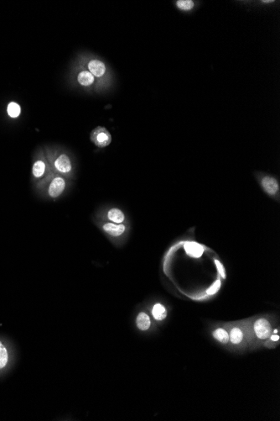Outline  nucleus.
<instances>
[{
    "label": "nucleus",
    "instance_id": "3",
    "mask_svg": "<svg viewBox=\"0 0 280 421\" xmlns=\"http://www.w3.org/2000/svg\"><path fill=\"white\" fill-rule=\"evenodd\" d=\"M66 189V181L60 177H56L52 181L48 189V194L52 199L61 195Z\"/></svg>",
    "mask_w": 280,
    "mask_h": 421
},
{
    "label": "nucleus",
    "instance_id": "8",
    "mask_svg": "<svg viewBox=\"0 0 280 421\" xmlns=\"http://www.w3.org/2000/svg\"><path fill=\"white\" fill-rule=\"evenodd\" d=\"M103 230L108 234L112 236H120L125 232V226L122 224H116V223H106L103 225Z\"/></svg>",
    "mask_w": 280,
    "mask_h": 421
},
{
    "label": "nucleus",
    "instance_id": "2",
    "mask_svg": "<svg viewBox=\"0 0 280 421\" xmlns=\"http://www.w3.org/2000/svg\"><path fill=\"white\" fill-rule=\"evenodd\" d=\"M254 331L257 337L261 340L268 339L271 335L272 329L270 323L265 319H259L255 322Z\"/></svg>",
    "mask_w": 280,
    "mask_h": 421
},
{
    "label": "nucleus",
    "instance_id": "4",
    "mask_svg": "<svg viewBox=\"0 0 280 421\" xmlns=\"http://www.w3.org/2000/svg\"><path fill=\"white\" fill-rule=\"evenodd\" d=\"M88 71L97 79L103 78L107 72V66L105 63L98 59L91 60L88 64Z\"/></svg>",
    "mask_w": 280,
    "mask_h": 421
},
{
    "label": "nucleus",
    "instance_id": "15",
    "mask_svg": "<svg viewBox=\"0 0 280 421\" xmlns=\"http://www.w3.org/2000/svg\"><path fill=\"white\" fill-rule=\"evenodd\" d=\"M152 314H153L154 319L156 320H163V319H166V317L167 316L166 308L160 304H156L154 305Z\"/></svg>",
    "mask_w": 280,
    "mask_h": 421
},
{
    "label": "nucleus",
    "instance_id": "18",
    "mask_svg": "<svg viewBox=\"0 0 280 421\" xmlns=\"http://www.w3.org/2000/svg\"><path fill=\"white\" fill-rule=\"evenodd\" d=\"M213 337L215 339H217L218 341H220V342L223 343V344H226V343L228 342V333L225 330H223V329H217V330L214 331Z\"/></svg>",
    "mask_w": 280,
    "mask_h": 421
},
{
    "label": "nucleus",
    "instance_id": "6",
    "mask_svg": "<svg viewBox=\"0 0 280 421\" xmlns=\"http://www.w3.org/2000/svg\"><path fill=\"white\" fill-rule=\"evenodd\" d=\"M261 185H262V189L265 190L266 192L270 195L276 194L280 189L278 181L275 178L269 177V176H266L264 178H262Z\"/></svg>",
    "mask_w": 280,
    "mask_h": 421
},
{
    "label": "nucleus",
    "instance_id": "11",
    "mask_svg": "<svg viewBox=\"0 0 280 421\" xmlns=\"http://www.w3.org/2000/svg\"><path fill=\"white\" fill-rule=\"evenodd\" d=\"M136 324L140 331H147L150 327V319L147 314L141 312L139 314V316H137Z\"/></svg>",
    "mask_w": 280,
    "mask_h": 421
},
{
    "label": "nucleus",
    "instance_id": "16",
    "mask_svg": "<svg viewBox=\"0 0 280 421\" xmlns=\"http://www.w3.org/2000/svg\"><path fill=\"white\" fill-rule=\"evenodd\" d=\"M243 339V331L239 328L232 329L230 332V335H229V340H231L233 344L238 345L239 343L242 342Z\"/></svg>",
    "mask_w": 280,
    "mask_h": 421
},
{
    "label": "nucleus",
    "instance_id": "19",
    "mask_svg": "<svg viewBox=\"0 0 280 421\" xmlns=\"http://www.w3.org/2000/svg\"><path fill=\"white\" fill-rule=\"evenodd\" d=\"M220 287L221 281L220 280H217V282L214 283L213 285L211 286L210 289H207V291H206V293H207V295H215V294H216V293H217V291H218V290L220 289Z\"/></svg>",
    "mask_w": 280,
    "mask_h": 421
},
{
    "label": "nucleus",
    "instance_id": "9",
    "mask_svg": "<svg viewBox=\"0 0 280 421\" xmlns=\"http://www.w3.org/2000/svg\"><path fill=\"white\" fill-rule=\"evenodd\" d=\"M184 247L187 254L195 258L201 257L204 253L203 247L196 242H187L185 244Z\"/></svg>",
    "mask_w": 280,
    "mask_h": 421
},
{
    "label": "nucleus",
    "instance_id": "17",
    "mask_svg": "<svg viewBox=\"0 0 280 421\" xmlns=\"http://www.w3.org/2000/svg\"><path fill=\"white\" fill-rule=\"evenodd\" d=\"M7 112H8L9 117L17 118L19 116V114L21 113V108L17 103H9L8 108H7Z\"/></svg>",
    "mask_w": 280,
    "mask_h": 421
},
{
    "label": "nucleus",
    "instance_id": "21",
    "mask_svg": "<svg viewBox=\"0 0 280 421\" xmlns=\"http://www.w3.org/2000/svg\"><path fill=\"white\" fill-rule=\"evenodd\" d=\"M271 339L272 340H274V341H275V340H279L280 337H279V336H273V337H271Z\"/></svg>",
    "mask_w": 280,
    "mask_h": 421
},
{
    "label": "nucleus",
    "instance_id": "10",
    "mask_svg": "<svg viewBox=\"0 0 280 421\" xmlns=\"http://www.w3.org/2000/svg\"><path fill=\"white\" fill-rule=\"evenodd\" d=\"M95 79L96 78L88 70L81 71L79 73L78 77H77L79 84L81 86H84V87H90V86L93 84L94 83H95Z\"/></svg>",
    "mask_w": 280,
    "mask_h": 421
},
{
    "label": "nucleus",
    "instance_id": "14",
    "mask_svg": "<svg viewBox=\"0 0 280 421\" xmlns=\"http://www.w3.org/2000/svg\"><path fill=\"white\" fill-rule=\"evenodd\" d=\"M108 218L109 220H111L112 222L116 223V224H122L125 219L124 213L118 209L110 210L108 213Z\"/></svg>",
    "mask_w": 280,
    "mask_h": 421
},
{
    "label": "nucleus",
    "instance_id": "20",
    "mask_svg": "<svg viewBox=\"0 0 280 421\" xmlns=\"http://www.w3.org/2000/svg\"><path fill=\"white\" fill-rule=\"evenodd\" d=\"M215 264L217 266V270L219 272V274H220L222 277L223 278H226V273H225V269H224L223 265L218 260H215Z\"/></svg>",
    "mask_w": 280,
    "mask_h": 421
},
{
    "label": "nucleus",
    "instance_id": "12",
    "mask_svg": "<svg viewBox=\"0 0 280 421\" xmlns=\"http://www.w3.org/2000/svg\"><path fill=\"white\" fill-rule=\"evenodd\" d=\"M45 169H46V165L42 160L36 161L34 163L33 167H32V175H33L34 178H42L43 175L45 174Z\"/></svg>",
    "mask_w": 280,
    "mask_h": 421
},
{
    "label": "nucleus",
    "instance_id": "7",
    "mask_svg": "<svg viewBox=\"0 0 280 421\" xmlns=\"http://www.w3.org/2000/svg\"><path fill=\"white\" fill-rule=\"evenodd\" d=\"M8 345L0 340V373L5 370L9 367L10 362V352Z\"/></svg>",
    "mask_w": 280,
    "mask_h": 421
},
{
    "label": "nucleus",
    "instance_id": "1",
    "mask_svg": "<svg viewBox=\"0 0 280 421\" xmlns=\"http://www.w3.org/2000/svg\"><path fill=\"white\" fill-rule=\"evenodd\" d=\"M92 141L94 144L99 147H105L111 142L112 137L110 133L103 127H97L92 133Z\"/></svg>",
    "mask_w": 280,
    "mask_h": 421
},
{
    "label": "nucleus",
    "instance_id": "5",
    "mask_svg": "<svg viewBox=\"0 0 280 421\" xmlns=\"http://www.w3.org/2000/svg\"><path fill=\"white\" fill-rule=\"evenodd\" d=\"M54 166L56 169L61 173H68L73 168L70 158L66 154L59 156L55 161Z\"/></svg>",
    "mask_w": 280,
    "mask_h": 421
},
{
    "label": "nucleus",
    "instance_id": "22",
    "mask_svg": "<svg viewBox=\"0 0 280 421\" xmlns=\"http://www.w3.org/2000/svg\"><path fill=\"white\" fill-rule=\"evenodd\" d=\"M262 3H274V1H262Z\"/></svg>",
    "mask_w": 280,
    "mask_h": 421
},
{
    "label": "nucleus",
    "instance_id": "13",
    "mask_svg": "<svg viewBox=\"0 0 280 421\" xmlns=\"http://www.w3.org/2000/svg\"><path fill=\"white\" fill-rule=\"evenodd\" d=\"M175 5L180 11L190 12L194 9L196 3L192 0H178L175 1Z\"/></svg>",
    "mask_w": 280,
    "mask_h": 421
}]
</instances>
